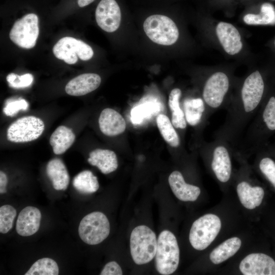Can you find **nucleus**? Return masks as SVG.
I'll list each match as a JSON object with an SVG mask.
<instances>
[{
  "label": "nucleus",
  "instance_id": "nucleus-17",
  "mask_svg": "<svg viewBox=\"0 0 275 275\" xmlns=\"http://www.w3.org/2000/svg\"><path fill=\"white\" fill-rule=\"evenodd\" d=\"M101 81V77L97 74H82L73 78L67 84L65 92L71 96L85 95L97 89Z\"/></svg>",
  "mask_w": 275,
  "mask_h": 275
},
{
  "label": "nucleus",
  "instance_id": "nucleus-31",
  "mask_svg": "<svg viewBox=\"0 0 275 275\" xmlns=\"http://www.w3.org/2000/svg\"><path fill=\"white\" fill-rule=\"evenodd\" d=\"M59 273L57 262L52 259L43 258L36 261L25 275H58Z\"/></svg>",
  "mask_w": 275,
  "mask_h": 275
},
{
  "label": "nucleus",
  "instance_id": "nucleus-38",
  "mask_svg": "<svg viewBox=\"0 0 275 275\" xmlns=\"http://www.w3.org/2000/svg\"><path fill=\"white\" fill-rule=\"evenodd\" d=\"M94 0H78V5L80 7H84L92 3Z\"/></svg>",
  "mask_w": 275,
  "mask_h": 275
},
{
  "label": "nucleus",
  "instance_id": "nucleus-8",
  "mask_svg": "<svg viewBox=\"0 0 275 275\" xmlns=\"http://www.w3.org/2000/svg\"><path fill=\"white\" fill-rule=\"evenodd\" d=\"M143 28L148 38L160 45H172L179 37V31L175 23L163 15L155 14L148 17L144 22Z\"/></svg>",
  "mask_w": 275,
  "mask_h": 275
},
{
  "label": "nucleus",
  "instance_id": "nucleus-5",
  "mask_svg": "<svg viewBox=\"0 0 275 275\" xmlns=\"http://www.w3.org/2000/svg\"><path fill=\"white\" fill-rule=\"evenodd\" d=\"M180 251L175 236L169 230H163L157 239L155 266L161 274L169 275L177 269L179 262Z\"/></svg>",
  "mask_w": 275,
  "mask_h": 275
},
{
  "label": "nucleus",
  "instance_id": "nucleus-22",
  "mask_svg": "<svg viewBox=\"0 0 275 275\" xmlns=\"http://www.w3.org/2000/svg\"><path fill=\"white\" fill-rule=\"evenodd\" d=\"M88 161L92 166L97 167L104 174L115 171L118 166L116 153L108 149L94 150L90 153Z\"/></svg>",
  "mask_w": 275,
  "mask_h": 275
},
{
  "label": "nucleus",
  "instance_id": "nucleus-14",
  "mask_svg": "<svg viewBox=\"0 0 275 275\" xmlns=\"http://www.w3.org/2000/svg\"><path fill=\"white\" fill-rule=\"evenodd\" d=\"M239 269L244 275H275V261L263 253H252L240 262Z\"/></svg>",
  "mask_w": 275,
  "mask_h": 275
},
{
  "label": "nucleus",
  "instance_id": "nucleus-3",
  "mask_svg": "<svg viewBox=\"0 0 275 275\" xmlns=\"http://www.w3.org/2000/svg\"><path fill=\"white\" fill-rule=\"evenodd\" d=\"M234 150L228 142L219 138H214L210 142L203 143V153L209 161L212 172L221 183H227L231 179L232 155Z\"/></svg>",
  "mask_w": 275,
  "mask_h": 275
},
{
  "label": "nucleus",
  "instance_id": "nucleus-7",
  "mask_svg": "<svg viewBox=\"0 0 275 275\" xmlns=\"http://www.w3.org/2000/svg\"><path fill=\"white\" fill-rule=\"evenodd\" d=\"M220 218L213 214H205L193 224L189 234L191 246L196 250L206 249L216 238L221 228Z\"/></svg>",
  "mask_w": 275,
  "mask_h": 275
},
{
  "label": "nucleus",
  "instance_id": "nucleus-1",
  "mask_svg": "<svg viewBox=\"0 0 275 275\" xmlns=\"http://www.w3.org/2000/svg\"><path fill=\"white\" fill-rule=\"evenodd\" d=\"M265 84L258 70L243 80L238 95L230 100L226 107L224 124L213 133L214 138L223 139L236 150L243 134L256 115L265 97Z\"/></svg>",
  "mask_w": 275,
  "mask_h": 275
},
{
  "label": "nucleus",
  "instance_id": "nucleus-15",
  "mask_svg": "<svg viewBox=\"0 0 275 275\" xmlns=\"http://www.w3.org/2000/svg\"><path fill=\"white\" fill-rule=\"evenodd\" d=\"M186 122L193 127H203L209 118L207 110L202 98L188 97L182 103Z\"/></svg>",
  "mask_w": 275,
  "mask_h": 275
},
{
  "label": "nucleus",
  "instance_id": "nucleus-18",
  "mask_svg": "<svg viewBox=\"0 0 275 275\" xmlns=\"http://www.w3.org/2000/svg\"><path fill=\"white\" fill-rule=\"evenodd\" d=\"M168 181L173 194L181 201H195L201 193L199 187L187 183L182 173L178 171L171 173Z\"/></svg>",
  "mask_w": 275,
  "mask_h": 275
},
{
  "label": "nucleus",
  "instance_id": "nucleus-24",
  "mask_svg": "<svg viewBox=\"0 0 275 275\" xmlns=\"http://www.w3.org/2000/svg\"><path fill=\"white\" fill-rule=\"evenodd\" d=\"M75 135L72 129L64 125L58 127L49 139L53 153L60 155L65 153L73 144Z\"/></svg>",
  "mask_w": 275,
  "mask_h": 275
},
{
  "label": "nucleus",
  "instance_id": "nucleus-25",
  "mask_svg": "<svg viewBox=\"0 0 275 275\" xmlns=\"http://www.w3.org/2000/svg\"><path fill=\"white\" fill-rule=\"evenodd\" d=\"M241 245V241L238 238L234 237L227 239L210 254V261L214 264H218L233 256L239 250Z\"/></svg>",
  "mask_w": 275,
  "mask_h": 275
},
{
  "label": "nucleus",
  "instance_id": "nucleus-29",
  "mask_svg": "<svg viewBox=\"0 0 275 275\" xmlns=\"http://www.w3.org/2000/svg\"><path fill=\"white\" fill-rule=\"evenodd\" d=\"M243 21L249 25H274L275 8L272 4L265 3L261 5L259 14H248Z\"/></svg>",
  "mask_w": 275,
  "mask_h": 275
},
{
  "label": "nucleus",
  "instance_id": "nucleus-20",
  "mask_svg": "<svg viewBox=\"0 0 275 275\" xmlns=\"http://www.w3.org/2000/svg\"><path fill=\"white\" fill-rule=\"evenodd\" d=\"M98 123L102 133L109 136L122 133L125 130L126 126L122 116L111 108L102 110L99 118Z\"/></svg>",
  "mask_w": 275,
  "mask_h": 275
},
{
  "label": "nucleus",
  "instance_id": "nucleus-2",
  "mask_svg": "<svg viewBox=\"0 0 275 275\" xmlns=\"http://www.w3.org/2000/svg\"><path fill=\"white\" fill-rule=\"evenodd\" d=\"M275 136V93L265 96L236 150L243 157L256 153Z\"/></svg>",
  "mask_w": 275,
  "mask_h": 275
},
{
  "label": "nucleus",
  "instance_id": "nucleus-36",
  "mask_svg": "<svg viewBox=\"0 0 275 275\" xmlns=\"http://www.w3.org/2000/svg\"><path fill=\"white\" fill-rule=\"evenodd\" d=\"M123 272L120 265L115 261H111L105 264L100 275H122Z\"/></svg>",
  "mask_w": 275,
  "mask_h": 275
},
{
  "label": "nucleus",
  "instance_id": "nucleus-33",
  "mask_svg": "<svg viewBox=\"0 0 275 275\" xmlns=\"http://www.w3.org/2000/svg\"><path fill=\"white\" fill-rule=\"evenodd\" d=\"M28 102L24 99L11 100L7 102L3 108L4 113L8 116H13L19 111L27 109Z\"/></svg>",
  "mask_w": 275,
  "mask_h": 275
},
{
  "label": "nucleus",
  "instance_id": "nucleus-4",
  "mask_svg": "<svg viewBox=\"0 0 275 275\" xmlns=\"http://www.w3.org/2000/svg\"><path fill=\"white\" fill-rule=\"evenodd\" d=\"M230 84L228 75L223 71L215 72L206 79L202 90V98L209 118L218 110L226 108L229 102L228 95Z\"/></svg>",
  "mask_w": 275,
  "mask_h": 275
},
{
  "label": "nucleus",
  "instance_id": "nucleus-34",
  "mask_svg": "<svg viewBox=\"0 0 275 275\" xmlns=\"http://www.w3.org/2000/svg\"><path fill=\"white\" fill-rule=\"evenodd\" d=\"M153 108L148 105H143L136 107L131 111V120L132 122L139 123L146 115L150 114Z\"/></svg>",
  "mask_w": 275,
  "mask_h": 275
},
{
  "label": "nucleus",
  "instance_id": "nucleus-12",
  "mask_svg": "<svg viewBox=\"0 0 275 275\" xmlns=\"http://www.w3.org/2000/svg\"><path fill=\"white\" fill-rule=\"evenodd\" d=\"M39 33L38 17L35 14L30 13L15 22L9 37L18 46L30 49L36 45Z\"/></svg>",
  "mask_w": 275,
  "mask_h": 275
},
{
  "label": "nucleus",
  "instance_id": "nucleus-19",
  "mask_svg": "<svg viewBox=\"0 0 275 275\" xmlns=\"http://www.w3.org/2000/svg\"><path fill=\"white\" fill-rule=\"evenodd\" d=\"M41 213L36 207L27 206L19 213L16 225L17 233L22 236H29L39 230Z\"/></svg>",
  "mask_w": 275,
  "mask_h": 275
},
{
  "label": "nucleus",
  "instance_id": "nucleus-32",
  "mask_svg": "<svg viewBox=\"0 0 275 275\" xmlns=\"http://www.w3.org/2000/svg\"><path fill=\"white\" fill-rule=\"evenodd\" d=\"M16 210L10 205H4L0 208V232L8 233L13 227L16 216Z\"/></svg>",
  "mask_w": 275,
  "mask_h": 275
},
{
  "label": "nucleus",
  "instance_id": "nucleus-11",
  "mask_svg": "<svg viewBox=\"0 0 275 275\" xmlns=\"http://www.w3.org/2000/svg\"><path fill=\"white\" fill-rule=\"evenodd\" d=\"M52 51L56 58L69 64L76 63L78 57L82 61H88L94 54L90 46L71 37H65L59 40L54 45Z\"/></svg>",
  "mask_w": 275,
  "mask_h": 275
},
{
  "label": "nucleus",
  "instance_id": "nucleus-13",
  "mask_svg": "<svg viewBox=\"0 0 275 275\" xmlns=\"http://www.w3.org/2000/svg\"><path fill=\"white\" fill-rule=\"evenodd\" d=\"M97 24L103 31L112 33L119 28L121 13L120 7L115 0H101L95 11Z\"/></svg>",
  "mask_w": 275,
  "mask_h": 275
},
{
  "label": "nucleus",
  "instance_id": "nucleus-16",
  "mask_svg": "<svg viewBox=\"0 0 275 275\" xmlns=\"http://www.w3.org/2000/svg\"><path fill=\"white\" fill-rule=\"evenodd\" d=\"M217 37L225 51L230 55L239 53L242 48L241 36L237 29L232 24L219 22L216 27Z\"/></svg>",
  "mask_w": 275,
  "mask_h": 275
},
{
  "label": "nucleus",
  "instance_id": "nucleus-27",
  "mask_svg": "<svg viewBox=\"0 0 275 275\" xmlns=\"http://www.w3.org/2000/svg\"><path fill=\"white\" fill-rule=\"evenodd\" d=\"M258 169L266 179L275 188V160L265 146L257 152Z\"/></svg>",
  "mask_w": 275,
  "mask_h": 275
},
{
  "label": "nucleus",
  "instance_id": "nucleus-28",
  "mask_svg": "<svg viewBox=\"0 0 275 275\" xmlns=\"http://www.w3.org/2000/svg\"><path fill=\"white\" fill-rule=\"evenodd\" d=\"M157 127L164 141L172 147L178 148L180 146V137L169 117L162 114L156 118Z\"/></svg>",
  "mask_w": 275,
  "mask_h": 275
},
{
  "label": "nucleus",
  "instance_id": "nucleus-21",
  "mask_svg": "<svg viewBox=\"0 0 275 275\" xmlns=\"http://www.w3.org/2000/svg\"><path fill=\"white\" fill-rule=\"evenodd\" d=\"M236 190L241 203L249 209H253L259 206L264 196V190L262 187L252 186L246 180H242L238 183Z\"/></svg>",
  "mask_w": 275,
  "mask_h": 275
},
{
  "label": "nucleus",
  "instance_id": "nucleus-9",
  "mask_svg": "<svg viewBox=\"0 0 275 275\" xmlns=\"http://www.w3.org/2000/svg\"><path fill=\"white\" fill-rule=\"evenodd\" d=\"M110 225L105 214L99 211L91 212L84 216L78 227L81 239L90 245L98 244L108 236Z\"/></svg>",
  "mask_w": 275,
  "mask_h": 275
},
{
  "label": "nucleus",
  "instance_id": "nucleus-23",
  "mask_svg": "<svg viewBox=\"0 0 275 275\" xmlns=\"http://www.w3.org/2000/svg\"><path fill=\"white\" fill-rule=\"evenodd\" d=\"M46 172L52 182L53 188L57 190H65L68 187L70 177L63 161L56 158L47 164Z\"/></svg>",
  "mask_w": 275,
  "mask_h": 275
},
{
  "label": "nucleus",
  "instance_id": "nucleus-30",
  "mask_svg": "<svg viewBox=\"0 0 275 275\" xmlns=\"http://www.w3.org/2000/svg\"><path fill=\"white\" fill-rule=\"evenodd\" d=\"M72 184L75 189L83 194L94 193L99 187L97 177L89 170L83 171L78 174L74 178Z\"/></svg>",
  "mask_w": 275,
  "mask_h": 275
},
{
  "label": "nucleus",
  "instance_id": "nucleus-26",
  "mask_svg": "<svg viewBox=\"0 0 275 275\" xmlns=\"http://www.w3.org/2000/svg\"><path fill=\"white\" fill-rule=\"evenodd\" d=\"M181 95L180 89H173L169 95L168 103L172 112L171 122L174 127L176 129L184 130L187 126V122L183 107L182 108L180 106Z\"/></svg>",
  "mask_w": 275,
  "mask_h": 275
},
{
  "label": "nucleus",
  "instance_id": "nucleus-37",
  "mask_svg": "<svg viewBox=\"0 0 275 275\" xmlns=\"http://www.w3.org/2000/svg\"><path fill=\"white\" fill-rule=\"evenodd\" d=\"M8 182V178L6 174L3 171H0V193L4 194L6 193V189Z\"/></svg>",
  "mask_w": 275,
  "mask_h": 275
},
{
  "label": "nucleus",
  "instance_id": "nucleus-35",
  "mask_svg": "<svg viewBox=\"0 0 275 275\" xmlns=\"http://www.w3.org/2000/svg\"><path fill=\"white\" fill-rule=\"evenodd\" d=\"M34 78L30 73H26L21 75H17L16 79L9 84V86L13 88H23L30 86Z\"/></svg>",
  "mask_w": 275,
  "mask_h": 275
},
{
  "label": "nucleus",
  "instance_id": "nucleus-10",
  "mask_svg": "<svg viewBox=\"0 0 275 275\" xmlns=\"http://www.w3.org/2000/svg\"><path fill=\"white\" fill-rule=\"evenodd\" d=\"M45 128L43 121L33 116H24L13 122L7 130V138L12 143L31 142L39 138Z\"/></svg>",
  "mask_w": 275,
  "mask_h": 275
},
{
  "label": "nucleus",
  "instance_id": "nucleus-39",
  "mask_svg": "<svg viewBox=\"0 0 275 275\" xmlns=\"http://www.w3.org/2000/svg\"><path fill=\"white\" fill-rule=\"evenodd\" d=\"M274 45H275V41H274Z\"/></svg>",
  "mask_w": 275,
  "mask_h": 275
},
{
  "label": "nucleus",
  "instance_id": "nucleus-6",
  "mask_svg": "<svg viewBox=\"0 0 275 275\" xmlns=\"http://www.w3.org/2000/svg\"><path fill=\"white\" fill-rule=\"evenodd\" d=\"M157 240L155 233L148 227L140 225L132 231L130 237V253L134 263L142 265L155 256Z\"/></svg>",
  "mask_w": 275,
  "mask_h": 275
}]
</instances>
